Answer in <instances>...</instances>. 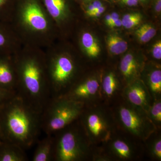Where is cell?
Segmentation results:
<instances>
[{"label": "cell", "mask_w": 161, "mask_h": 161, "mask_svg": "<svg viewBox=\"0 0 161 161\" xmlns=\"http://www.w3.org/2000/svg\"><path fill=\"white\" fill-rule=\"evenodd\" d=\"M40 115L16 95L9 98L0 106L2 141L30 149L42 131Z\"/></svg>", "instance_id": "obj_1"}, {"label": "cell", "mask_w": 161, "mask_h": 161, "mask_svg": "<svg viewBox=\"0 0 161 161\" xmlns=\"http://www.w3.org/2000/svg\"><path fill=\"white\" fill-rule=\"evenodd\" d=\"M42 64L28 60L18 67L16 94L32 108L41 114L52 98L47 76Z\"/></svg>", "instance_id": "obj_2"}, {"label": "cell", "mask_w": 161, "mask_h": 161, "mask_svg": "<svg viewBox=\"0 0 161 161\" xmlns=\"http://www.w3.org/2000/svg\"><path fill=\"white\" fill-rule=\"evenodd\" d=\"M53 136L54 161H92L94 147L90 143L79 119Z\"/></svg>", "instance_id": "obj_3"}, {"label": "cell", "mask_w": 161, "mask_h": 161, "mask_svg": "<svg viewBox=\"0 0 161 161\" xmlns=\"http://www.w3.org/2000/svg\"><path fill=\"white\" fill-rule=\"evenodd\" d=\"M79 119L93 147L106 142L117 130L111 107L103 102L85 106Z\"/></svg>", "instance_id": "obj_4"}, {"label": "cell", "mask_w": 161, "mask_h": 161, "mask_svg": "<svg viewBox=\"0 0 161 161\" xmlns=\"http://www.w3.org/2000/svg\"><path fill=\"white\" fill-rule=\"evenodd\" d=\"M117 129L144 142L157 129L147 112L128 103L121 96L110 105Z\"/></svg>", "instance_id": "obj_5"}, {"label": "cell", "mask_w": 161, "mask_h": 161, "mask_svg": "<svg viewBox=\"0 0 161 161\" xmlns=\"http://www.w3.org/2000/svg\"><path fill=\"white\" fill-rule=\"evenodd\" d=\"M85 107L82 103L65 97L52 98L40 115L42 131L53 136L79 119Z\"/></svg>", "instance_id": "obj_6"}, {"label": "cell", "mask_w": 161, "mask_h": 161, "mask_svg": "<svg viewBox=\"0 0 161 161\" xmlns=\"http://www.w3.org/2000/svg\"><path fill=\"white\" fill-rule=\"evenodd\" d=\"M98 147L111 161L138 160L145 155L143 142L118 129L106 142Z\"/></svg>", "instance_id": "obj_7"}, {"label": "cell", "mask_w": 161, "mask_h": 161, "mask_svg": "<svg viewBox=\"0 0 161 161\" xmlns=\"http://www.w3.org/2000/svg\"><path fill=\"white\" fill-rule=\"evenodd\" d=\"M101 81L99 78L91 77L75 82L69 91L62 97L82 103L85 106L101 102L103 101Z\"/></svg>", "instance_id": "obj_8"}, {"label": "cell", "mask_w": 161, "mask_h": 161, "mask_svg": "<svg viewBox=\"0 0 161 161\" xmlns=\"http://www.w3.org/2000/svg\"><path fill=\"white\" fill-rule=\"evenodd\" d=\"M121 96L128 103L147 112L153 101L147 87L140 79L124 86Z\"/></svg>", "instance_id": "obj_9"}, {"label": "cell", "mask_w": 161, "mask_h": 161, "mask_svg": "<svg viewBox=\"0 0 161 161\" xmlns=\"http://www.w3.org/2000/svg\"><path fill=\"white\" fill-rule=\"evenodd\" d=\"M124 87L114 72L107 73L101 81L102 100L110 105L121 96Z\"/></svg>", "instance_id": "obj_10"}, {"label": "cell", "mask_w": 161, "mask_h": 161, "mask_svg": "<svg viewBox=\"0 0 161 161\" xmlns=\"http://www.w3.org/2000/svg\"><path fill=\"white\" fill-rule=\"evenodd\" d=\"M23 18L25 23L35 30L43 31L47 28L46 18L36 3L27 4L23 11Z\"/></svg>", "instance_id": "obj_11"}, {"label": "cell", "mask_w": 161, "mask_h": 161, "mask_svg": "<svg viewBox=\"0 0 161 161\" xmlns=\"http://www.w3.org/2000/svg\"><path fill=\"white\" fill-rule=\"evenodd\" d=\"M16 74L8 60L0 58V89L16 94L17 86Z\"/></svg>", "instance_id": "obj_12"}, {"label": "cell", "mask_w": 161, "mask_h": 161, "mask_svg": "<svg viewBox=\"0 0 161 161\" xmlns=\"http://www.w3.org/2000/svg\"><path fill=\"white\" fill-rule=\"evenodd\" d=\"M119 69L125 81V86L139 79L140 64L132 54L124 56L119 63Z\"/></svg>", "instance_id": "obj_13"}, {"label": "cell", "mask_w": 161, "mask_h": 161, "mask_svg": "<svg viewBox=\"0 0 161 161\" xmlns=\"http://www.w3.org/2000/svg\"><path fill=\"white\" fill-rule=\"evenodd\" d=\"M36 148L33 155V161H54L55 142L53 136L46 135L38 140Z\"/></svg>", "instance_id": "obj_14"}, {"label": "cell", "mask_w": 161, "mask_h": 161, "mask_svg": "<svg viewBox=\"0 0 161 161\" xmlns=\"http://www.w3.org/2000/svg\"><path fill=\"white\" fill-rule=\"evenodd\" d=\"M26 150L16 144L0 142V161H26Z\"/></svg>", "instance_id": "obj_15"}, {"label": "cell", "mask_w": 161, "mask_h": 161, "mask_svg": "<svg viewBox=\"0 0 161 161\" xmlns=\"http://www.w3.org/2000/svg\"><path fill=\"white\" fill-rule=\"evenodd\" d=\"M145 153L151 159L161 161V130H157L144 142Z\"/></svg>", "instance_id": "obj_16"}, {"label": "cell", "mask_w": 161, "mask_h": 161, "mask_svg": "<svg viewBox=\"0 0 161 161\" xmlns=\"http://www.w3.org/2000/svg\"><path fill=\"white\" fill-rule=\"evenodd\" d=\"M153 100L161 98V70H152L147 76V81L143 82Z\"/></svg>", "instance_id": "obj_17"}, {"label": "cell", "mask_w": 161, "mask_h": 161, "mask_svg": "<svg viewBox=\"0 0 161 161\" xmlns=\"http://www.w3.org/2000/svg\"><path fill=\"white\" fill-rule=\"evenodd\" d=\"M81 43L87 55L95 58L100 53V47L97 40L89 32L84 33L81 36Z\"/></svg>", "instance_id": "obj_18"}, {"label": "cell", "mask_w": 161, "mask_h": 161, "mask_svg": "<svg viewBox=\"0 0 161 161\" xmlns=\"http://www.w3.org/2000/svg\"><path fill=\"white\" fill-rule=\"evenodd\" d=\"M107 46L113 54L118 55L123 53L128 49V43L118 35H110L107 38Z\"/></svg>", "instance_id": "obj_19"}, {"label": "cell", "mask_w": 161, "mask_h": 161, "mask_svg": "<svg viewBox=\"0 0 161 161\" xmlns=\"http://www.w3.org/2000/svg\"><path fill=\"white\" fill-rule=\"evenodd\" d=\"M147 115L157 130L161 129V98L153 101L147 112Z\"/></svg>", "instance_id": "obj_20"}, {"label": "cell", "mask_w": 161, "mask_h": 161, "mask_svg": "<svg viewBox=\"0 0 161 161\" xmlns=\"http://www.w3.org/2000/svg\"><path fill=\"white\" fill-rule=\"evenodd\" d=\"M44 3L52 17L58 19L63 15L65 9L64 0H44Z\"/></svg>", "instance_id": "obj_21"}, {"label": "cell", "mask_w": 161, "mask_h": 161, "mask_svg": "<svg viewBox=\"0 0 161 161\" xmlns=\"http://www.w3.org/2000/svg\"><path fill=\"white\" fill-rule=\"evenodd\" d=\"M157 33V31L151 25L145 24L141 26L136 31L135 34L139 41L142 43L149 42L154 37Z\"/></svg>", "instance_id": "obj_22"}, {"label": "cell", "mask_w": 161, "mask_h": 161, "mask_svg": "<svg viewBox=\"0 0 161 161\" xmlns=\"http://www.w3.org/2000/svg\"><path fill=\"white\" fill-rule=\"evenodd\" d=\"M142 19V15L140 14H128L122 18V25L126 29H131L138 25Z\"/></svg>", "instance_id": "obj_23"}, {"label": "cell", "mask_w": 161, "mask_h": 161, "mask_svg": "<svg viewBox=\"0 0 161 161\" xmlns=\"http://www.w3.org/2000/svg\"><path fill=\"white\" fill-rule=\"evenodd\" d=\"M15 95L16 94L13 92L0 89V106Z\"/></svg>", "instance_id": "obj_24"}, {"label": "cell", "mask_w": 161, "mask_h": 161, "mask_svg": "<svg viewBox=\"0 0 161 161\" xmlns=\"http://www.w3.org/2000/svg\"><path fill=\"white\" fill-rule=\"evenodd\" d=\"M152 55L154 59L161 60V41L158 40L153 45L152 49Z\"/></svg>", "instance_id": "obj_25"}, {"label": "cell", "mask_w": 161, "mask_h": 161, "mask_svg": "<svg viewBox=\"0 0 161 161\" xmlns=\"http://www.w3.org/2000/svg\"><path fill=\"white\" fill-rule=\"evenodd\" d=\"M103 6L102 3L99 1H96L94 2L92 4H91L88 7L86 11L87 14L89 15L92 12L95 11L96 9H98L100 6Z\"/></svg>", "instance_id": "obj_26"}, {"label": "cell", "mask_w": 161, "mask_h": 161, "mask_svg": "<svg viewBox=\"0 0 161 161\" xmlns=\"http://www.w3.org/2000/svg\"><path fill=\"white\" fill-rule=\"evenodd\" d=\"M0 28V50L3 49L6 47L7 43V37L5 33Z\"/></svg>", "instance_id": "obj_27"}, {"label": "cell", "mask_w": 161, "mask_h": 161, "mask_svg": "<svg viewBox=\"0 0 161 161\" xmlns=\"http://www.w3.org/2000/svg\"><path fill=\"white\" fill-rule=\"evenodd\" d=\"M123 3L129 6H135L138 5V0H122Z\"/></svg>", "instance_id": "obj_28"}, {"label": "cell", "mask_w": 161, "mask_h": 161, "mask_svg": "<svg viewBox=\"0 0 161 161\" xmlns=\"http://www.w3.org/2000/svg\"><path fill=\"white\" fill-rule=\"evenodd\" d=\"M122 26V25L121 20L119 19H118L115 20V21L112 22L109 26L112 27V28H114V27H120Z\"/></svg>", "instance_id": "obj_29"}, {"label": "cell", "mask_w": 161, "mask_h": 161, "mask_svg": "<svg viewBox=\"0 0 161 161\" xmlns=\"http://www.w3.org/2000/svg\"><path fill=\"white\" fill-rule=\"evenodd\" d=\"M155 10L157 12H160L161 10V0H156Z\"/></svg>", "instance_id": "obj_30"}, {"label": "cell", "mask_w": 161, "mask_h": 161, "mask_svg": "<svg viewBox=\"0 0 161 161\" xmlns=\"http://www.w3.org/2000/svg\"><path fill=\"white\" fill-rule=\"evenodd\" d=\"M110 15H111V24L112 23V22H114V21H115V20L118 19H119V15L118 14L116 13H112V14H111ZM111 24H110V25H111Z\"/></svg>", "instance_id": "obj_31"}, {"label": "cell", "mask_w": 161, "mask_h": 161, "mask_svg": "<svg viewBox=\"0 0 161 161\" xmlns=\"http://www.w3.org/2000/svg\"><path fill=\"white\" fill-rule=\"evenodd\" d=\"M106 23L108 26H109L111 23V15L108 14L105 17Z\"/></svg>", "instance_id": "obj_32"}, {"label": "cell", "mask_w": 161, "mask_h": 161, "mask_svg": "<svg viewBox=\"0 0 161 161\" xmlns=\"http://www.w3.org/2000/svg\"><path fill=\"white\" fill-rule=\"evenodd\" d=\"M7 0H0V11H2L6 6Z\"/></svg>", "instance_id": "obj_33"}, {"label": "cell", "mask_w": 161, "mask_h": 161, "mask_svg": "<svg viewBox=\"0 0 161 161\" xmlns=\"http://www.w3.org/2000/svg\"><path fill=\"white\" fill-rule=\"evenodd\" d=\"M139 1H141V2H144L147 1V0H138Z\"/></svg>", "instance_id": "obj_34"}, {"label": "cell", "mask_w": 161, "mask_h": 161, "mask_svg": "<svg viewBox=\"0 0 161 161\" xmlns=\"http://www.w3.org/2000/svg\"><path fill=\"white\" fill-rule=\"evenodd\" d=\"M2 141V139H1V135H0V142Z\"/></svg>", "instance_id": "obj_35"}]
</instances>
